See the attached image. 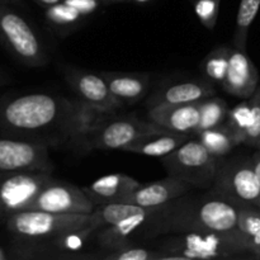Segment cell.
Returning <instances> with one entry per match:
<instances>
[{
  "label": "cell",
  "mask_w": 260,
  "mask_h": 260,
  "mask_svg": "<svg viewBox=\"0 0 260 260\" xmlns=\"http://www.w3.org/2000/svg\"><path fill=\"white\" fill-rule=\"evenodd\" d=\"M109 114L95 111L78 98L29 93L0 99V135L42 142L48 147L78 144Z\"/></svg>",
  "instance_id": "1"
},
{
  "label": "cell",
  "mask_w": 260,
  "mask_h": 260,
  "mask_svg": "<svg viewBox=\"0 0 260 260\" xmlns=\"http://www.w3.org/2000/svg\"><path fill=\"white\" fill-rule=\"evenodd\" d=\"M192 193V192H190ZM182 196L152 213L144 234L145 238L183 233H228L239 230L240 206L215 192Z\"/></svg>",
  "instance_id": "2"
},
{
  "label": "cell",
  "mask_w": 260,
  "mask_h": 260,
  "mask_svg": "<svg viewBox=\"0 0 260 260\" xmlns=\"http://www.w3.org/2000/svg\"><path fill=\"white\" fill-rule=\"evenodd\" d=\"M160 260H212L251 258L241 230L228 233L172 234L156 249Z\"/></svg>",
  "instance_id": "3"
},
{
  "label": "cell",
  "mask_w": 260,
  "mask_h": 260,
  "mask_svg": "<svg viewBox=\"0 0 260 260\" xmlns=\"http://www.w3.org/2000/svg\"><path fill=\"white\" fill-rule=\"evenodd\" d=\"M5 229L14 238L13 258L40 240H52L56 236L91 223V213H55L27 210L14 213L5 220Z\"/></svg>",
  "instance_id": "4"
},
{
  "label": "cell",
  "mask_w": 260,
  "mask_h": 260,
  "mask_svg": "<svg viewBox=\"0 0 260 260\" xmlns=\"http://www.w3.org/2000/svg\"><path fill=\"white\" fill-rule=\"evenodd\" d=\"M0 45L28 68H43L50 62L45 45L35 28L3 2H0Z\"/></svg>",
  "instance_id": "5"
},
{
  "label": "cell",
  "mask_w": 260,
  "mask_h": 260,
  "mask_svg": "<svg viewBox=\"0 0 260 260\" xmlns=\"http://www.w3.org/2000/svg\"><path fill=\"white\" fill-rule=\"evenodd\" d=\"M112 114L104 117L94 127H91L75 146L85 151L93 150H121L134 144L141 137L154 132L168 131L150 119H140L136 117L111 118Z\"/></svg>",
  "instance_id": "6"
},
{
  "label": "cell",
  "mask_w": 260,
  "mask_h": 260,
  "mask_svg": "<svg viewBox=\"0 0 260 260\" xmlns=\"http://www.w3.org/2000/svg\"><path fill=\"white\" fill-rule=\"evenodd\" d=\"M218 160L200 140L192 137L167 156L160 157L168 175L179 178L201 189L212 188Z\"/></svg>",
  "instance_id": "7"
},
{
  "label": "cell",
  "mask_w": 260,
  "mask_h": 260,
  "mask_svg": "<svg viewBox=\"0 0 260 260\" xmlns=\"http://www.w3.org/2000/svg\"><path fill=\"white\" fill-rule=\"evenodd\" d=\"M211 189L238 206L260 208V183L251 157H220Z\"/></svg>",
  "instance_id": "8"
},
{
  "label": "cell",
  "mask_w": 260,
  "mask_h": 260,
  "mask_svg": "<svg viewBox=\"0 0 260 260\" xmlns=\"http://www.w3.org/2000/svg\"><path fill=\"white\" fill-rule=\"evenodd\" d=\"M53 178L52 172L15 170L0 173V221L27 211L38 193Z\"/></svg>",
  "instance_id": "9"
},
{
  "label": "cell",
  "mask_w": 260,
  "mask_h": 260,
  "mask_svg": "<svg viewBox=\"0 0 260 260\" xmlns=\"http://www.w3.org/2000/svg\"><path fill=\"white\" fill-rule=\"evenodd\" d=\"M58 69L76 98L95 111L104 114H113L123 106L109 90L101 74H94L73 65H60Z\"/></svg>",
  "instance_id": "10"
},
{
  "label": "cell",
  "mask_w": 260,
  "mask_h": 260,
  "mask_svg": "<svg viewBox=\"0 0 260 260\" xmlns=\"http://www.w3.org/2000/svg\"><path fill=\"white\" fill-rule=\"evenodd\" d=\"M50 147L30 140L0 137V173L15 170L53 172Z\"/></svg>",
  "instance_id": "11"
},
{
  "label": "cell",
  "mask_w": 260,
  "mask_h": 260,
  "mask_svg": "<svg viewBox=\"0 0 260 260\" xmlns=\"http://www.w3.org/2000/svg\"><path fill=\"white\" fill-rule=\"evenodd\" d=\"M28 210L55 213H93L95 206L83 188L53 177L41 189Z\"/></svg>",
  "instance_id": "12"
},
{
  "label": "cell",
  "mask_w": 260,
  "mask_h": 260,
  "mask_svg": "<svg viewBox=\"0 0 260 260\" xmlns=\"http://www.w3.org/2000/svg\"><path fill=\"white\" fill-rule=\"evenodd\" d=\"M259 86V71L246 50L233 46L230 48L229 68L221 88L230 95L249 99Z\"/></svg>",
  "instance_id": "13"
},
{
  "label": "cell",
  "mask_w": 260,
  "mask_h": 260,
  "mask_svg": "<svg viewBox=\"0 0 260 260\" xmlns=\"http://www.w3.org/2000/svg\"><path fill=\"white\" fill-rule=\"evenodd\" d=\"M193 189L194 187L189 183L173 175H168L164 179L149 184H141L136 190L124 197L122 202L144 208H156L188 194Z\"/></svg>",
  "instance_id": "14"
},
{
  "label": "cell",
  "mask_w": 260,
  "mask_h": 260,
  "mask_svg": "<svg viewBox=\"0 0 260 260\" xmlns=\"http://www.w3.org/2000/svg\"><path fill=\"white\" fill-rule=\"evenodd\" d=\"M215 94V85L205 78L169 81L164 85H160L150 98H147L146 104L150 108L160 104L198 103Z\"/></svg>",
  "instance_id": "15"
},
{
  "label": "cell",
  "mask_w": 260,
  "mask_h": 260,
  "mask_svg": "<svg viewBox=\"0 0 260 260\" xmlns=\"http://www.w3.org/2000/svg\"><path fill=\"white\" fill-rule=\"evenodd\" d=\"M156 208H146L142 212L124 218L113 225L99 228L95 235L102 250H117V249L135 245L137 234L141 231L144 233L147 222Z\"/></svg>",
  "instance_id": "16"
},
{
  "label": "cell",
  "mask_w": 260,
  "mask_h": 260,
  "mask_svg": "<svg viewBox=\"0 0 260 260\" xmlns=\"http://www.w3.org/2000/svg\"><path fill=\"white\" fill-rule=\"evenodd\" d=\"M147 118L168 131L192 136L197 134L200 124V102L150 107Z\"/></svg>",
  "instance_id": "17"
},
{
  "label": "cell",
  "mask_w": 260,
  "mask_h": 260,
  "mask_svg": "<svg viewBox=\"0 0 260 260\" xmlns=\"http://www.w3.org/2000/svg\"><path fill=\"white\" fill-rule=\"evenodd\" d=\"M141 185L139 180L123 173L104 175L98 178L86 187H83L94 206L108 205V203H118L124 200V197L136 190Z\"/></svg>",
  "instance_id": "18"
},
{
  "label": "cell",
  "mask_w": 260,
  "mask_h": 260,
  "mask_svg": "<svg viewBox=\"0 0 260 260\" xmlns=\"http://www.w3.org/2000/svg\"><path fill=\"white\" fill-rule=\"evenodd\" d=\"M109 90L123 104H135L147 95L151 86L152 74L102 71Z\"/></svg>",
  "instance_id": "19"
},
{
  "label": "cell",
  "mask_w": 260,
  "mask_h": 260,
  "mask_svg": "<svg viewBox=\"0 0 260 260\" xmlns=\"http://www.w3.org/2000/svg\"><path fill=\"white\" fill-rule=\"evenodd\" d=\"M190 135L172 131H160L146 135L124 149L126 152L144 155V156L162 157L177 150L180 145L190 139Z\"/></svg>",
  "instance_id": "20"
},
{
  "label": "cell",
  "mask_w": 260,
  "mask_h": 260,
  "mask_svg": "<svg viewBox=\"0 0 260 260\" xmlns=\"http://www.w3.org/2000/svg\"><path fill=\"white\" fill-rule=\"evenodd\" d=\"M86 18L88 17L81 14L78 9L63 0L45 8V19L48 28L60 37H66L78 30Z\"/></svg>",
  "instance_id": "21"
},
{
  "label": "cell",
  "mask_w": 260,
  "mask_h": 260,
  "mask_svg": "<svg viewBox=\"0 0 260 260\" xmlns=\"http://www.w3.org/2000/svg\"><path fill=\"white\" fill-rule=\"evenodd\" d=\"M196 137L211 154L218 159L229 155L236 146H239L225 123L201 131L200 134L196 135Z\"/></svg>",
  "instance_id": "22"
},
{
  "label": "cell",
  "mask_w": 260,
  "mask_h": 260,
  "mask_svg": "<svg viewBox=\"0 0 260 260\" xmlns=\"http://www.w3.org/2000/svg\"><path fill=\"white\" fill-rule=\"evenodd\" d=\"M230 48L231 47L229 46H217L203 58L202 65H201L203 78L207 79L215 86H222L223 81H225L229 68Z\"/></svg>",
  "instance_id": "23"
},
{
  "label": "cell",
  "mask_w": 260,
  "mask_h": 260,
  "mask_svg": "<svg viewBox=\"0 0 260 260\" xmlns=\"http://www.w3.org/2000/svg\"><path fill=\"white\" fill-rule=\"evenodd\" d=\"M144 210H146V208L123 202L101 205L96 206L95 210L91 213V222L94 223L96 229H99L102 226L113 225V223L119 222L124 218L142 212Z\"/></svg>",
  "instance_id": "24"
},
{
  "label": "cell",
  "mask_w": 260,
  "mask_h": 260,
  "mask_svg": "<svg viewBox=\"0 0 260 260\" xmlns=\"http://www.w3.org/2000/svg\"><path fill=\"white\" fill-rule=\"evenodd\" d=\"M229 109L230 108H229L228 103L222 98L216 95V94L201 101L200 124H198L197 134L207 128H212V127L225 123L226 118H228Z\"/></svg>",
  "instance_id": "25"
},
{
  "label": "cell",
  "mask_w": 260,
  "mask_h": 260,
  "mask_svg": "<svg viewBox=\"0 0 260 260\" xmlns=\"http://www.w3.org/2000/svg\"><path fill=\"white\" fill-rule=\"evenodd\" d=\"M260 9V0H240L236 14L235 30H234L233 46L246 50L249 29L255 20Z\"/></svg>",
  "instance_id": "26"
},
{
  "label": "cell",
  "mask_w": 260,
  "mask_h": 260,
  "mask_svg": "<svg viewBox=\"0 0 260 260\" xmlns=\"http://www.w3.org/2000/svg\"><path fill=\"white\" fill-rule=\"evenodd\" d=\"M225 124L230 129L238 145L245 144L246 134L250 124V101L243 99L241 103L229 109Z\"/></svg>",
  "instance_id": "27"
},
{
  "label": "cell",
  "mask_w": 260,
  "mask_h": 260,
  "mask_svg": "<svg viewBox=\"0 0 260 260\" xmlns=\"http://www.w3.org/2000/svg\"><path fill=\"white\" fill-rule=\"evenodd\" d=\"M96 230L98 229L91 222L90 225L85 226V228L76 229V230L68 231V233L56 236V238L52 239V244L58 250L68 253L63 256L69 258L70 253H73V251H80L85 246V244L88 243L90 236L96 233Z\"/></svg>",
  "instance_id": "28"
},
{
  "label": "cell",
  "mask_w": 260,
  "mask_h": 260,
  "mask_svg": "<svg viewBox=\"0 0 260 260\" xmlns=\"http://www.w3.org/2000/svg\"><path fill=\"white\" fill-rule=\"evenodd\" d=\"M86 258L102 260H160V254L157 250L132 245L117 250H103L95 255H86Z\"/></svg>",
  "instance_id": "29"
},
{
  "label": "cell",
  "mask_w": 260,
  "mask_h": 260,
  "mask_svg": "<svg viewBox=\"0 0 260 260\" xmlns=\"http://www.w3.org/2000/svg\"><path fill=\"white\" fill-rule=\"evenodd\" d=\"M222 0H193V9L201 24L208 30L215 29L217 24Z\"/></svg>",
  "instance_id": "30"
},
{
  "label": "cell",
  "mask_w": 260,
  "mask_h": 260,
  "mask_svg": "<svg viewBox=\"0 0 260 260\" xmlns=\"http://www.w3.org/2000/svg\"><path fill=\"white\" fill-rule=\"evenodd\" d=\"M250 101V124L246 134L245 145L256 147L260 140V85L255 93L249 98Z\"/></svg>",
  "instance_id": "31"
},
{
  "label": "cell",
  "mask_w": 260,
  "mask_h": 260,
  "mask_svg": "<svg viewBox=\"0 0 260 260\" xmlns=\"http://www.w3.org/2000/svg\"><path fill=\"white\" fill-rule=\"evenodd\" d=\"M63 2L78 9L85 17H90L99 9L102 0H63Z\"/></svg>",
  "instance_id": "32"
},
{
  "label": "cell",
  "mask_w": 260,
  "mask_h": 260,
  "mask_svg": "<svg viewBox=\"0 0 260 260\" xmlns=\"http://www.w3.org/2000/svg\"><path fill=\"white\" fill-rule=\"evenodd\" d=\"M246 245H248L249 253H250L251 258L260 259V231L254 234V235L245 236Z\"/></svg>",
  "instance_id": "33"
},
{
  "label": "cell",
  "mask_w": 260,
  "mask_h": 260,
  "mask_svg": "<svg viewBox=\"0 0 260 260\" xmlns=\"http://www.w3.org/2000/svg\"><path fill=\"white\" fill-rule=\"evenodd\" d=\"M251 160H253L254 172H255L256 178H258L260 183V150L259 149H256V151L254 152L253 156H251Z\"/></svg>",
  "instance_id": "34"
},
{
  "label": "cell",
  "mask_w": 260,
  "mask_h": 260,
  "mask_svg": "<svg viewBox=\"0 0 260 260\" xmlns=\"http://www.w3.org/2000/svg\"><path fill=\"white\" fill-rule=\"evenodd\" d=\"M35 2L37 3V4L42 5L43 8H48V7H51V5L57 4V3L62 2V0H35Z\"/></svg>",
  "instance_id": "35"
},
{
  "label": "cell",
  "mask_w": 260,
  "mask_h": 260,
  "mask_svg": "<svg viewBox=\"0 0 260 260\" xmlns=\"http://www.w3.org/2000/svg\"><path fill=\"white\" fill-rule=\"evenodd\" d=\"M13 255L10 253H8V250L5 248H3L0 245V260H8V259H12Z\"/></svg>",
  "instance_id": "36"
},
{
  "label": "cell",
  "mask_w": 260,
  "mask_h": 260,
  "mask_svg": "<svg viewBox=\"0 0 260 260\" xmlns=\"http://www.w3.org/2000/svg\"><path fill=\"white\" fill-rule=\"evenodd\" d=\"M3 3H7V4H17V5H22L23 2L22 0H0Z\"/></svg>",
  "instance_id": "37"
},
{
  "label": "cell",
  "mask_w": 260,
  "mask_h": 260,
  "mask_svg": "<svg viewBox=\"0 0 260 260\" xmlns=\"http://www.w3.org/2000/svg\"><path fill=\"white\" fill-rule=\"evenodd\" d=\"M7 83H8V76H5L4 74L0 71V86L4 85V84H7Z\"/></svg>",
  "instance_id": "38"
},
{
  "label": "cell",
  "mask_w": 260,
  "mask_h": 260,
  "mask_svg": "<svg viewBox=\"0 0 260 260\" xmlns=\"http://www.w3.org/2000/svg\"><path fill=\"white\" fill-rule=\"evenodd\" d=\"M127 2L135 3V4H147V3H151L152 0H127Z\"/></svg>",
  "instance_id": "39"
},
{
  "label": "cell",
  "mask_w": 260,
  "mask_h": 260,
  "mask_svg": "<svg viewBox=\"0 0 260 260\" xmlns=\"http://www.w3.org/2000/svg\"><path fill=\"white\" fill-rule=\"evenodd\" d=\"M102 2H106V3H124L127 0H102Z\"/></svg>",
  "instance_id": "40"
},
{
  "label": "cell",
  "mask_w": 260,
  "mask_h": 260,
  "mask_svg": "<svg viewBox=\"0 0 260 260\" xmlns=\"http://www.w3.org/2000/svg\"><path fill=\"white\" fill-rule=\"evenodd\" d=\"M255 149H259V150H260V140H259V142H258V145H256Z\"/></svg>",
  "instance_id": "41"
},
{
  "label": "cell",
  "mask_w": 260,
  "mask_h": 260,
  "mask_svg": "<svg viewBox=\"0 0 260 260\" xmlns=\"http://www.w3.org/2000/svg\"><path fill=\"white\" fill-rule=\"evenodd\" d=\"M190 2H193V0H190Z\"/></svg>",
  "instance_id": "42"
}]
</instances>
